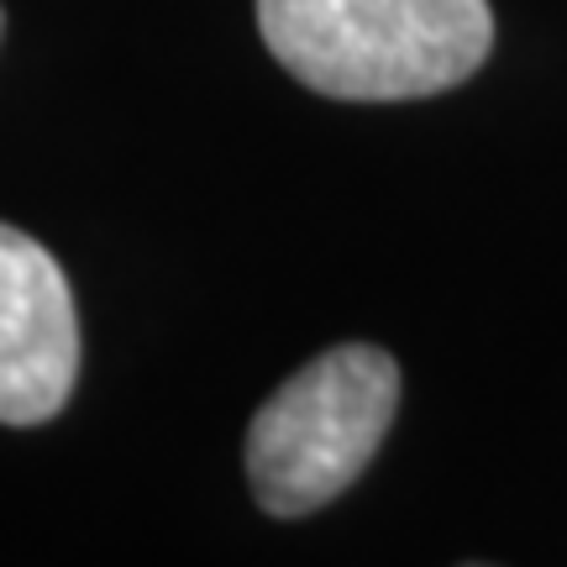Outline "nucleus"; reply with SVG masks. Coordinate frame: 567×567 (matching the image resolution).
<instances>
[{"instance_id":"obj_2","label":"nucleus","mask_w":567,"mask_h":567,"mask_svg":"<svg viewBox=\"0 0 567 567\" xmlns=\"http://www.w3.org/2000/svg\"><path fill=\"white\" fill-rule=\"evenodd\" d=\"M400 410V363L347 342L284 379L247 425V484L279 520L331 505L373 463Z\"/></svg>"},{"instance_id":"obj_3","label":"nucleus","mask_w":567,"mask_h":567,"mask_svg":"<svg viewBox=\"0 0 567 567\" xmlns=\"http://www.w3.org/2000/svg\"><path fill=\"white\" fill-rule=\"evenodd\" d=\"M80 379V316L53 252L0 221V421L38 425Z\"/></svg>"},{"instance_id":"obj_1","label":"nucleus","mask_w":567,"mask_h":567,"mask_svg":"<svg viewBox=\"0 0 567 567\" xmlns=\"http://www.w3.org/2000/svg\"><path fill=\"white\" fill-rule=\"evenodd\" d=\"M268 53L331 101H421L478 74L488 0H258Z\"/></svg>"}]
</instances>
